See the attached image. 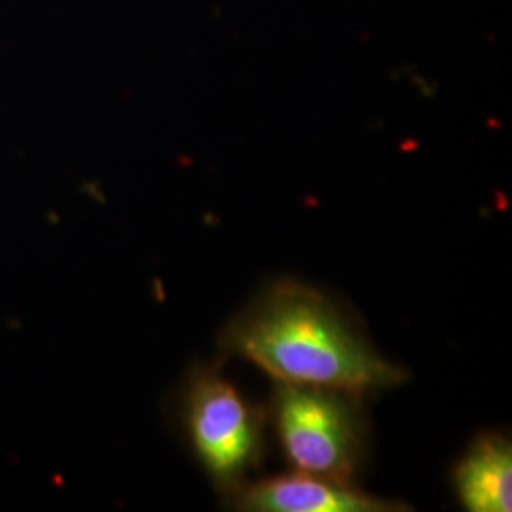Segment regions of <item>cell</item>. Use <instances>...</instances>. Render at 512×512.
<instances>
[{
    "label": "cell",
    "instance_id": "2",
    "mask_svg": "<svg viewBox=\"0 0 512 512\" xmlns=\"http://www.w3.org/2000/svg\"><path fill=\"white\" fill-rule=\"evenodd\" d=\"M359 395L313 385L275 384V435L302 473L353 482L366 446Z\"/></svg>",
    "mask_w": 512,
    "mask_h": 512
},
{
    "label": "cell",
    "instance_id": "4",
    "mask_svg": "<svg viewBox=\"0 0 512 512\" xmlns=\"http://www.w3.org/2000/svg\"><path fill=\"white\" fill-rule=\"evenodd\" d=\"M234 509L247 512H397L408 511L397 501L366 494L353 482L310 473L243 482L230 492Z\"/></svg>",
    "mask_w": 512,
    "mask_h": 512
},
{
    "label": "cell",
    "instance_id": "3",
    "mask_svg": "<svg viewBox=\"0 0 512 512\" xmlns=\"http://www.w3.org/2000/svg\"><path fill=\"white\" fill-rule=\"evenodd\" d=\"M186 437L215 486L230 494L262 456L264 416L217 368H196L184 389Z\"/></svg>",
    "mask_w": 512,
    "mask_h": 512
},
{
    "label": "cell",
    "instance_id": "5",
    "mask_svg": "<svg viewBox=\"0 0 512 512\" xmlns=\"http://www.w3.org/2000/svg\"><path fill=\"white\" fill-rule=\"evenodd\" d=\"M454 482L467 511H511L512 446L509 437L503 433L480 435L459 461Z\"/></svg>",
    "mask_w": 512,
    "mask_h": 512
},
{
    "label": "cell",
    "instance_id": "1",
    "mask_svg": "<svg viewBox=\"0 0 512 512\" xmlns=\"http://www.w3.org/2000/svg\"><path fill=\"white\" fill-rule=\"evenodd\" d=\"M224 353L270 374L275 384L313 385L355 395L403 384V366L384 359L342 310L315 289L275 283L220 334Z\"/></svg>",
    "mask_w": 512,
    "mask_h": 512
}]
</instances>
